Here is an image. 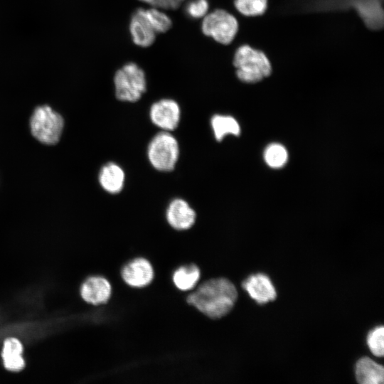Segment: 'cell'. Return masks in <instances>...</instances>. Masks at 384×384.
Wrapping results in <instances>:
<instances>
[{
	"label": "cell",
	"instance_id": "obj_1",
	"mask_svg": "<svg viewBox=\"0 0 384 384\" xmlns=\"http://www.w3.org/2000/svg\"><path fill=\"white\" fill-rule=\"evenodd\" d=\"M237 298L235 285L228 279L220 277L202 283L188 294L186 301L204 315L216 319L230 311Z\"/></svg>",
	"mask_w": 384,
	"mask_h": 384
},
{
	"label": "cell",
	"instance_id": "obj_2",
	"mask_svg": "<svg viewBox=\"0 0 384 384\" xmlns=\"http://www.w3.org/2000/svg\"><path fill=\"white\" fill-rule=\"evenodd\" d=\"M238 78L245 82H256L271 73V64L266 55L250 46L238 48L233 60Z\"/></svg>",
	"mask_w": 384,
	"mask_h": 384
},
{
	"label": "cell",
	"instance_id": "obj_3",
	"mask_svg": "<svg viewBox=\"0 0 384 384\" xmlns=\"http://www.w3.org/2000/svg\"><path fill=\"white\" fill-rule=\"evenodd\" d=\"M147 157L151 166L159 171H171L179 157V145L170 132L162 131L150 141Z\"/></svg>",
	"mask_w": 384,
	"mask_h": 384
},
{
	"label": "cell",
	"instance_id": "obj_4",
	"mask_svg": "<svg viewBox=\"0 0 384 384\" xmlns=\"http://www.w3.org/2000/svg\"><path fill=\"white\" fill-rule=\"evenodd\" d=\"M116 97L124 102L139 100L145 92V74L137 64L129 63L119 69L114 78Z\"/></svg>",
	"mask_w": 384,
	"mask_h": 384
},
{
	"label": "cell",
	"instance_id": "obj_5",
	"mask_svg": "<svg viewBox=\"0 0 384 384\" xmlns=\"http://www.w3.org/2000/svg\"><path fill=\"white\" fill-rule=\"evenodd\" d=\"M63 124L61 115L48 105L36 107L31 119L32 134L46 144H53L58 142Z\"/></svg>",
	"mask_w": 384,
	"mask_h": 384
},
{
	"label": "cell",
	"instance_id": "obj_6",
	"mask_svg": "<svg viewBox=\"0 0 384 384\" xmlns=\"http://www.w3.org/2000/svg\"><path fill=\"white\" fill-rule=\"evenodd\" d=\"M238 29L237 19L223 9H216L206 14L202 22L203 33L224 45L232 42Z\"/></svg>",
	"mask_w": 384,
	"mask_h": 384
},
{
	"label": "cell",
	"instance_id": "obj_7",
	"mask_svg": "<svg viewBox=\"0 0 384 384\" xmlns=\"http://www.w3.org/2000/svg\"><path fill=\"white\" fill-rule=\"evenodd\" d=\"M334 7H353L365 24L370 29L378 30L383 26L382 0H334Z\"/></svg>",
	"mask_w": 384,
	"mask_h": 384
},
{
	"label": "cell",
	"instance_id": "obj_8",
	"mask_svg": "<svg viewBox=\"0 0 384 384\" xmlns=\"http://www.w3.org/2000/svg\"><path fill=\"white\" fill-rule=\"evenodd\" d=\"M149 117L157 127L163 131L171 132L176 129L179 124L180 107L172 99H162L151 106Z\"/></svg>",
	"mask_w": 384,
	"mask_h": 384
},
{
	"label": "cell",
	"instance_id": "obj_9",
	"mask_svg": "<svg viewBox=\"0 0 384 384\" xmlns=\"http://www.w3.org/2000/svg\"><path fill=\"white\" fill-rule=\"evenodd\" d=\"M154 269L149 260L143 257L136 258L122 270L124 282L132 287H144L151 283L154 278Z\"/></svg>",
	"mask_w": 384,
	"mask_h": 384
},
{
	"label": "cell",
	"instance_id": "obj_10",
	"mask_svg": "<svg viewBox=\"0 0 384 384\" xmlns=\"http://www.w3.org/2000/svg\"><path fill=\"white\" fill-rule=\"evenodd\" d=\"M243 289L257 303L263 304L277 297V292L270 278L265 274L250 275L242 282Z\"/></svg>",
	"mask_w": 384,
	"mask_h": 384
},
{
	"label": "cell",
	"instance_id": "obj_11",
	"mask_svg": "<svg viewBox=\"0 0 384 384\" xmlns=\"http://www.w3.org/2000/svg\"><path fill=\"white\" fill-rule=\"evenodd\" d=\"M166 218L168 223L177 230L191 228L196 222V213L187 201L182 198H175L169 204Z\"/></svg>",
	"mask_w": 384,
	"mask_h": 384
},
{
	"label": "cell",
	"instance_id": "obj_12",
	"mask_svg": "<svg viewBox=\"0 0 384 384\" xmlns=\"http://www.w3.org/2000/svg\"><path fill=\"white\" fill-rule=\"evenodd\" d=\"M82 299L92 304L107 302L111 297L112 287L105 277L93 276L87 279L80 289Z\"/></svg>",
	"mask_w": 384,
	"mask_h": 384
},
{
	"label": "cell",
	"instance_id": "obj_13",
	"mask_svg": "<svg viewBox=\"0 0 384 384\" xmlns=\"http://www.w3.org/2000/svg\"><path fill=\"white\" fill-rule=\"evenodd\" d=\"M129 30L134 43L139 46H149L155 40L156 33L147 20L142 8L137 9L132 14Z\"/></svg>",
	"mask_w": 384,
	"mask_h": 384
},
{
	"label": "cell",
	"instance_id": "obj_14",
	"mask_svg": "<svg viewBox=\"0 0 384 384\" xmlns=\"http://www.w3.org/2000/svg\"><path fill=\"white\" fill-rule=\"evenodd\" d=\"M125 174L117 164L109 162L103 166L99 174V182L107 192L116 194L119 193L124 184Z\"/></svg>",
	"mask_w": 384,
	"mask_h": 384
},
{
	"label": "cell",
	"instance_id": "obj_15",
	"mask_svg": "<svg viewBox=\"0 0 384 384\" xmlns=\"http://www.w3.org/2000/svg\"><path fill=\"white\" fill-rule=\"evenodd\" d=\"M357 381L361 384H382L384 379L383 366L368 357L360 358L355 368Z\"/></svg>",
	"mask_w": 384,
	"mask_h": 384
},
{
	"label": "cell",
	"instance_id": "obj_16",
	"mask_svg": "<svg viewBox=\"0 0 384 384\" xmlns=\"http://www.w3.org/2000/svg\"><path fill=\"white\" fill-rule=\"evenodd\" d=\"M23 346L21 342L14 338H10L4 341L2 358L4 367L11 371H18L24 366V360L21 356Z\"/></svg>",
	"mask_w": 384,
	"mask_h": 384
},
{
	"label": "cell",
	"instance_id": "obj_17",
	"mask_svg": "<svg viewBox=\"0 0 384 384\" xmlns=\"http://www.w3.org/2000/svg\"><path fill=\"white\" fill-rule=\"evenodd\" d=\"M201 277V270L196 265L182 266L173 274L174 285L181 291H188L194 288Z\"/></svg>",
	"mask_w": 384,
	"mask_h": 384
},
{
	"label": "cell",
	"instance_id": "obj_18",
	"mask_svg": "<svg viewBox=\"0 0 384 384\" xmlns=\"http://www.w3.org/2000/svg\"><path fill=\"white\" fill-rule=\"evenodd\" d=\"M210 126L215 138L218 142L228 134L238 136L240 133V127L237 120L228 115H213L210 119Z\"/></svg>",
	"mask_w": 384,
	"mask_h": 384
},
{
	"label": "cell",
	"instance_id": "obj_19",
	"mask_svg": "<svg viewBox=\"0 0 384 384\" xmlns=\"http://www.w3.org/2000/svg\"><path fill=\"white\" fill-rule=\"evenodd\" d=\"M144 14L156 33H164L171 27V18L159 9H144Z\"/></svg>",
	"mask_w": 384,
	"mask_h": 384
},
{
	"label": "cell",
	"instance_id": "obj_20",
	"mask_svg": "<svg viewBox=\"0 0 384 384\" xmlns=\"http://www.w3.org/2000/svg\"><path fill=\"white\" fill-rule=\"evenodd\" d=\"M265 160L272 168H281L287 161L288 154L286 149L281 144H270L265 151Z\"/></svg>",
	"mask_w": 384,
	"mask_h": 384
},
{
	"label": "cell",
	"instance_id": "obj_21",
	"mask_svg": "<svg viewBox=\"0 0 384 384\" xmlns=\"http://www.w3.org/2000/svg\"><path fill=\"white\" fill-rule=\"evenodd\" d=\"M236 9L247 16H255L265 13L267 0H235Z\"/></svg>",
	"mask_w": 384,
	"mask_h": 384
},
{
	"label": "cell",
	"instance_id": "obj_22",
	"mask_svg": "<svg viewBox=\"0 0 384 384\" xmlns=\"http://www.w3.org/2000/svg\"><path fill=\"white\" fill-rule=\"evenodd\" d=\"M384 328L383 326H376L367 336V344L371 353L378 357H382L384 352L383 343Z\"/></svg>",
	"mask_w": 384,
	"mask_h": 384
},
{
	"label": "cell",
	"instance_id": "obj_23",
	"mask_svg": "<svg viewBox=\"0 0 384 384\" xmlns=\"http://www.w3.org/2000/svg\"><path fill=\"white\" fill-rule=\"evenodd\" d=\"M208 9L207 0H191L186 7V13L193 18H199L206 15Z\"/></svg>",
	"mask_w": 384,
	"mask_h": 384
},
{
	"label": "cell",
	"instance_id": "obj_24",
	"mask_svg": "<svg viewBox=\"0 0 384 384\" xmlns=\"http://www.w3.org/2000/svg\"><path fill=\"white\" fill-rule=\"evenodd\" d=\"M159 9H176L183 0H139Z\"/></svg>",
	"mask_w": 384,
	"mask_h": 384
}]
</instances>
